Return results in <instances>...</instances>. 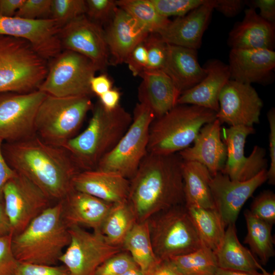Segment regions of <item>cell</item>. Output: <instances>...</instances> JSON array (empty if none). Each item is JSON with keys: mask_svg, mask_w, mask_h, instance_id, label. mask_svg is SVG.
Returning <instances> with one entry per match:
<instances>
[{"mask_svg": "<svg viewBox=\"0 0 275 275\" xmlns=\"http://www.w3.org/2000/svg\"><path fill=\"white\" fill-rule=\"evenodd\" d=\"M215 275H263L262 273L254 274L252 273L230 269H223L218 267L215 272Z\"/></svg>", "mask_w": 275, "mask_h": 275, "instance_id": "6f0895ef", "label": "cell"}, {"mask_svg": "<svg viewBox=\"0 0 275 275\" xmlns=\"http://www.w3.org/2000/svg\"><path fill=\"white\" fill-rule=\"evenodd\" d=\"M221 123L216 119L201 129L194 145L178 153L183 161L204 166L213 176L221 172L227 159V147L221 136Z\"/></svg>", "mask_w": 275, "mask_h": 275, "instance_id": "7402d4cb", "label": "cell"}, {"mask_svg": "<svg viewBox=\"0 0 275 275\" xmlns=\"http://www.w3.org/2000/svg\"><path fill=\"white\" fill-rule=\"evenodd\" d=\"M52 0H24L14 16L37 20L51 18Z\"/></svg>", "mask_w": 275, "mask_h": 275, "instance_id": "7bdbcfd3", "label": "cell"}, {"mask_svg": "<svg viewBox=\"0 0 275 275\" xmlns=\"http://www.w3.org/2000/svg\"><path fill=\"white\" fill-rule=\"evenodd\" d=\"M266 169L243 181L233 180L221 172L212 176L209 187L215 209L226 227L235 224L239 213L255 191L267 180Z\"/></svg>", "mask_w": 275, "mask_h": 275, "instance_id": "ac0fdd59", "label": "cell"}, {"mask_svg": "<svg viewBox=\"0 0 275 275\" xmlns=\"http://www.w3.org/2000/svg\"><path fill=\"white\" fill-rule=\"evenodd\" d=\"M148 222L153 249L160 260L192 252L204 245L185 204L161 211Z\"/></svg>", "mask_w": 275, "mask_h": 275, "instance_id": "ba28073f", "label": "cell"}, {"mask_svg": "<svg viewBox=\"0 0 275 275\" xmlns=\"http://www.w3.org/2000/svg\"><path fill=\"white\" fill-rule=\"evenodd\" d=\"M13 235L0 236V275H14L19 263L12 248Z\"/></svg>", "mask_w": 275, "mask_h": 275, "instance_id": "ee69618b", "label": "cell"}, {"mask_svg": "<svg viewBox=\"0 0 275 275\" xmlns=\"http://www.w3.org/2000/svg\"><path fill=\"white\" fill-rule=\"evenodd\" d=\"M215 0H206L187 15L170 21L158 35L167 44L197 50L214 8Z\"/></svg>", "mask_w": 275, "mask_h": 275, "instance_id": "ffe728a7", "label": "cell"}, {"mask_svg": "<svg viewBox=\"0 0 275 275\" xmlns=\"http://www.w3.org/2000/svg\"><path fill=\"white\" fill-rule=\"evenodd\" d=\"M88 125L62 147L80 171L96 170L129 127L132 116L120 105L105 108L98 101L92 108Z\"/></svg>", "mask_w": 275, "mask_h": 275, "instance_id": "3957f363", "label": "cell"}, {"mask_svg": "<svg viewBox=\"0 0 275 275\" xmlns=\"http://www.w3.org/2000/svg\"><path fill=\"white\" fill-rule=\"evenodd\" d=\"M204 68L206 71L205 76L194 87L183 92L177 104L196 105L217 113L219 94L230 79L229 66L214 59L209 60Z\"/></svg>", "mask_w": 275, "mask_h": 275, "instance_id": "cb8c5ba5", "label": "cell"}, {"mask_svg": "<svg viewBox=\"0 0 275 275\" xmlns=\"http://www.w3.org/2000/svg\"><path fill=\"white\" fill-rule=\"evenodd\" d=\"M182 174L185 206L215 208L209 187L212 176L208 170L197 162L183 160Z\"/></svg>", "mask_w": 275, "mask_h": 275, "instance_id": "f546056e", "label": "cell"}, {"mask_svg": "<svg viewBox=\"0 0 275 275\" xmlns=\"http://www.w3.org/2000/svg\"><path fill=\"white\" fill-rule=\"evenodd\" d=\"M136 222L128 201L115 204L104 219L100 232L109 244L122 248L125 237Z\"/></svg>", "mask_w": 275, "mask_h": 275, "instance_id": "d6a6232c", "label": "cell"}, {"mask_svg": "<svg viewBox=\"0 0 275 275\" xmlns=\"http://www.w3.org/2000/svg\"><path fill=\"white\" fill-rule=\"evenodd\" d=\"M4 141L0 139V203H3V189L6 184L16 174L7 162L2 152Z\"/></svg>", "mask_w": 275, "mask_h": 275, "instance_id": "f907efd6", "label": "cell"}, {"mask_svg": "<svg viewBox=\"0 0 275 275\" xmlns=\"http://www.w3.org/2000/svg\"><path fill=\"white\" fill-rule=\"evenodd\" d=\"M47 71V61L28 41L0 35V94L38 90Z\"/></svg>", "mask_w": 275, "mask_h": 275, "instance_id": "8992f818", "label": "cell"}, {"mask_svg": "<svg viewBox=\"0 0 275 275\" xmlns=\"http://www.w3.org/2000/svg\"><path fill=\"white\" fill-rule=\"evenodd\" d=\"M62 50L78 53L91 60L99 70L109 65V52L102 26L82 15L61 28Z\"/></svg>", "mask_w": 275, "mask_h": 275, "instance_id": "9a60e30c", "label": "cell"}, {"mask_svg": "<svg viewBox=\"0 0 275 275\" xmlns=\"http://www.w3.org/2000/svg\"><path fill=\"white\" fill-rule=\"evenodd\" d=\"M218 267L258 274L262 266L252 253L239 242L235 224L229 225L218 250L215 253Z\"/></svg>", "mask_w": 275, "mask_h": 275, "instance_id": "f1b7e54d", "label": "cell"}, {"mask_svg": "<svg viewBox=\"0 0 275 275\" xmlns=\"http://www.w3.org/2000/svg\"><path fill=\"white\" fill-rule=\"evenodd\" d=\"M260 270L262 271V273L263 275H275V272L273 271L272 272H267L265 269H264L262 267L260 268Z\"/></svg>", "mask_w": 275, "mask_h": 275, "instance_id": "91938a15", "label": "cell"}, {"mask_svg": "<svg viewBox=\"0 0 275 275\" xmlns=\"http://www.w3.org/2000/svg\"><path fill=\"white\" fill-rule=\"evenodd\" d=\"M216 119L230 126L253 127L259 122L263 102L251 85L230 79L218 99Z\"/></svg>", "mask_w": 275, "mask_h": 275, "instance_id": "2e32d148", "label": "cell"}, {"mask_svg": "<svg viewBox=\"0 0 275 275\" xmlns=\"http://www.w3.org/2000/svg\"><path fill=\"white\" fill-rule=\"evenodd\" d=\"M145 275H183L169 260H159Z\"/></svg>", "mask_w": 275, "mask_h": 275, "instance_id": "f5cc1de1", "label": "cell"}, {"mask_svg": "<svg viewBox=\"0 0 275 275\" xmlns=\"http://www.w3.org/2000/svg\"><path fill=\"white\" fill-rule=\"evenodd\" d=\"M119 275H145V274L138 266H136Z\"/></svg>", "mask_w": 275, "mask_h": 275, "instance_id": "680465c9", "label": "cell"}, {"mask_svg": "<svg viewBox=\"0 0 275 275\" xmlns=\"http://www.w3.org/2000/svg\"><path fill=\"white\" fill-rule=\"evenodd\" d=\"M250 212L257 218L273 225L275 223V195L264 190L254 199Z\"/></svg>", "mask_w": 275, "mask_h": 275, "instance_id": "ab89813d", "label": "cell"}, {"mask_svg": "<svg viewBox=\"0 0 275 275\" xmlns=\"http://www.w3.org/2000/svg\"><path fill=\"white\" fill-rule=\"evenodd\" d=\"M99 69L89 59L64 50L49 60L46 76L38 90L56 97L89 96L90 81Z\"/></svg>", "mask_w": 275, "mask_h": 275, "instance_id": "30bf717a", "label": "cell"}, {"mask_svg": "<svg viewBox=\"0 0 275 275\" xmlns=\"http://www.w3.org/2000/svg\"><path fill=\"white\" fill-rule=\"evenodd\" d=\"M72 186L75 190L115 204L128 200L130 180L111 172L83 171L75 176Z\"/></svg>", "mask_w": 275, "mask_h": 275, "instance_id": "603a6c76", "label": "cell"}, {"mask_svg": "<svg viewBox=\"0 0 275 275\" xmlns=\"http://www.w3.org/2000/svg\"><path fill=\"white\" fill-rule=\"evenodd\" d=\"M63 201L49 206L21 232L13 235L12 248L20 263L54 265L70 241L63 219Z\"/></svg>", "mask_w": 275, "mask_h": 275, "instance_id": "277c9868", "label": "cell"}, {"mask_svg": "<svg viewBox=\"0 0 275 275\" xmlns=\"http://www.w3.org/2000/svg\"><path fill=\"white\" fill-rule=\"evenodd\" d=\"M215 275V274H214Z\"/></svg>", "mask_w": 275, "mask_h": 275, "instance_id": "94428289", "label": "cell"}, {"mask_svg": "<svg viewBox=\"0 0 275 275\" xmlns=\"http://www.w3.org/2000/svg\"><path fill=\"white\" fill-rule=\"evenodd\" d=\"M50 201L35 184L16 172L3 189V204L11 233L15 235L21 232L50 206Z\"/></svg>", "mask_w": 275, "mask_h": 275, "instance_id": "4fadbf2b", "label": "cell"}, {"mask_svg": "<svg viewBox=\"0 0 275 275\" xmlns=\"http://www.w3.org/2000/svg\"><path fill=\"white\" fill-rule=\"evenodd\" d=\"M139 102L148 106L155 118L160 117L176 105L181 95L171 78L161 70H144L139 75Z\"/></svg>", "mask_w": 275, "mask_h": 275, "instance_id": "d4e9b609", "label": "cell"}, {"mask_svg": "<svg viewBox=\"0 0 275 275\" xmlns=\"http://www.w3.org/2000/svg\"><path fill=\"white\" fill-rule=\"evenodd\" d=\"M144 42L131 51L124 62L134 76H139L147 67L148 55Z\"/></svg>", "mask_w": 275, "mask_h": 275, "instance_id": "bcb514c9", "label": "cell"}, {"mask_svg": "<svg viewBox=\"0 0 275 275\" xmlns=\"http://www.w3.org/2000/svg\"><path fill=\"white\" fill-rule=\"evenodd\" d=\"M2 152L9 166L39 187L51 200H64L74 189L80 172L62 147L46 143L37 135L16 142H4Z\"/></svg>", "mask_w": 275, "mask_h": 275, "instance_id": "6da1fadb", "label": "cell"}, {"mask_svg": "<svg viewBox=\"0 0 275 275\" xmlns=\"http://www.w3.org/2000/svg\"><path fill=\"white\" fill-rule=\"evenodd\" d=\"M144 43L148 55L146 69L162 70L166 60L167 43L157 34H150Z\"/></svg>", "mask_w": 275, "mask_h": 275, "instance_id": "f35d334b", "label": "cell"}, {"mask_svg": "<svg viewBox=\"0 0 275 275\" xmlns=\"http://www.w3.org/2000/svg\"><path fill=\"white\" fill-rule=\"evenodd\" d=\"M216 115L213 111L196 105H176L151 123L148 153H178L194 143L202 127L215 120Z\"/></svg>", "mask_w": 275, "mask_h": 275, "instance_id": "5b68a950", "label": "cell"}, {"mask_svg": "<svg viewBox=\"0 0 275 275\" xmlns=\"http://www.w3.org/2000/svg\"><path fill=\"white\" fill-rule=\"evenodd\" d=\"M162 71L181 94L197 85L206 74V69L198 62L197 50L169 44Z\"/></svg>", "mask_w": 275, "mask_h": 275, "instance_id": "83f0119b", "label": "cell"}, {"mask_svg": "<svg viewBox=\"0 0 275 275\" xmlns=\"http://www.w3.org/2000/svg\"><path fill=\"white\" fill-rule=\"evenodd\" d=\"M14 275H70L64 266L19 262Z\"/></svg>", "mask_w": 275, "mask_h": 275, "instance_id": "f6af8a7d", "label": "cell"}, {"mask_svg": "<svg viewBox=\"0 0 275 275\" xmlns=\"http://www.w3.org/2000/svg\"><path fill=\"white\" fill-rule=\"evenodd\" d=\"M46 96L39 90L0 94V139L4 142H19L36 135V116Z\"/></svg>", "mask_w": 275, "mask_h": 275, "instance_id": "7c38bea8", "label": "cell"}, {"mask_svg": "<svg viewBox=\"0 0 275 275\" xmlns=\"http://www.w3.org/2000/svg\"><path fill=\"white\" fill-rule=\"evenodd\" d=\"M105 32L109 64L125 62L131 51L150 34L134 18L117 7Z\"/></svg>", "mask_w": 275, "mask_h": 275, "instance_id": "d6986e66", "label": "cell"}, {"mask_svg": "<svg viewBox=\"0 0 275 275\" xmlns=\"http://www.w3.org/2000/svg\"><path fill=\"white\" fill-rule=\"evenodd\" d=\"M62 201L63 219L68 228L85 226L99 232L114 205L74 189Z\"/></svg>", "mask_w": 275, "mask_h": 275, "instance_id": "4316f807", "label": "cell"}, {"mask_svg": "<svg viewBox=\"0 0 275 275\" xmlns=\"http://www.w3.org/2000/svg\"><path fill=\"white\" fill-rule=\"evenodd\" d=\"M169 260L183 275H214L218 268L215 253L205 244L195 251Z\"/></svg>", "mask_w": 275, "mask_h": 275, "instance_id": "e575fe53", "label": "cell"}, {"mask_svg": "<svg viewBox=\"0 0 275 275\" xmlns=\"http://www.w3.org/2000/svg\"><path fill=\"white\" fill-rule=\"evenodd\" d=\"M61 28L51 18L30 20L17 16H0V35L28 41L34 50L47 61L62 50L59 37Z\"/></svg>", "mask_w": 275, "mask_h": 275, "instance_id": "e0dca14e", "label": "cell"}, {"mask_svg": "<svg viewBox=\"0 0 275 275\" xmlns=\"http://www.w3.org/2000/svg\"><path fill=\"white\" fill-rule=\"evenodd\" d=\"M246 2L242 0H215L214 9L227 17H233L243 9Z\"/></svg>", "mask_w": 275, "mask_h": 275, "instance_id": "c3c4849f", "label": "cell"}, {"mask_svg": "<svg viewBox=\"0 0 275 275\" xmlns=\"http://www.w3.org/2000/svg\"><path fill=\"white\" fill-rule=\"evenodd\" d=\"M269 124V142L270 167L267 171L268 183L274 185L275 183V109L272 107L267 114Z\"/></svg>", "mask_w": 275, "mask_h": 275, "instance_id": "7dc6e473", "label": "cell"}, {"mask_svg": "<svg viewBox=\"0 0 275 275\" xmlns=\"http://www.w3.org/2000/svg\"><path fill=\"white\" fill-rule=\"evenodd\" d=\"M136 266L130 255L122 251L102 263L94 275H119Z\"/></svg>", "mask_w": 275, "mask_h": 275, "instance_id": "60d3db41", "label": "cell"}, {"mask_svg": "<svg viewBox=\"0 0 275 275\" xmlns=\"http://www.w3.org/2000/svg\"><path fill=\"white\" fill-rule=\"evenodd\" d=\"M230 79L251 85L267 84L275 68V52L268 49H234L229 56Z\"/></svg>", "mask_w": 275, "mask_h": 275, "instance_id": "44dd1931", "label": "cell"}, {"mask_svg": "<svg viewBox=\"0 0 275 275\" xmlns=\"http://www.w3.org/2000/svg\"><path fill=\"white\" fill-rule=\"evenodd\" d=\"M121 97L120 91L111 89L99 97V102L106 109L112 110L118 106Z\"/></svg>", "mask_w": 275, "mask_h": 275, "instance_id": "db71d44e", "label": "cell"}, {"mask_svg": "<svg viewBox=\"0 0 275 275\" xmlns=\"http://www.w3.org/2000/svg\"><path fill=\"white\" fill-rule=\"evenodd\" d=\"M155 118L148 106L139 102L129 127L96 170L114 172L130 180L148 153L150 127Z\"/></svg>", "mask_w": 275, "mask_h": 275, "instance_id": "9c48e42d", "label": "cell"}, {"mask_svg": "<svg viewBox=\"0 0 275 275\" xmlns=\"http://www.w3.org/2000/svg\"><path fill=\"white\" fill-rule=\"evenodd\" d=\"M122 248L130 255L144 274L160 260L153 249L148 220L136 222L134 224L125 237Z\"/></svg>", "mask_w": 275, "mask_h": 275, "instance_id": "4dcf8cb0", "label": "cell"}, {"mask_svg": "<svg viewBox=\"0 0 275 275\" xmlns=\"http://www.w3.org/2000/svg\"><path fill=\"white\" fill-rule=\"evenodd\" d=\"M93 107L89 96L60 97L46 94L36 114V134L46 143L62 148L76 135Z\"/></svg>", "mask_w": 275, "mask_h": 275, "instance_id": "52a82bcc", "label": "cell"}, {"mask_svg": "<svg viewBox=\"0 0 275 275\" xmlns=\"http://www.w3.org/2000/svg\"><path fill=\"white\" fill-rule=\"evenodd\" d=\"M182 163L178 153H147L130 180L127 201L137 222L147 221L172 207L185 204Z\"/></svg>", "mask_w": 275, "mask_h": 275, "instance_id": "7a4b0ae2", "label": "cell"}, {"mask_svg": "<svg viewBox=\"0 0 275 275\" xmlns=\"http://www.w3.org/2000/svg\"><path fill=\"white\" fill-rule=\"evenodd\" d=\"M86 3L84 0H52L51 18L61 28L85 15Z\"/></svg>", "mask_w": 275, "mask_h": 275, "instance_id": "8d00e7d4", "label": "cell"}, {"mask_svg": "<svg viewBox=\"0 0 275 275\" xmlns=\"http://www.w3.org/2000/svg\"><path fill=\"white\" fill-rule=\"evenodd\" d=\"M228 44L231 49H268L275 45V25L260 16L255 9L244 11L242 21L237 22L229 34Z\"/></svg>", "mask_w": 275, "mask_h": 275, "instance_id": "484cf974", "label": "cell"}, {"mask_svg": "<svg viewBox=\"0 0 275 275\" xmlns=\"http://www.w3.org/2000/svg\"><path fill=\"white\" fill-rule=\"evenodd\" d=\"M68 231L70 241L59 261L70 275H94L102 263L123 250L109 244L99 231L89 232L78 226Z\"/></svg>", "mask_w": 275, "mask_h": 275, "instance_id": "8fae6325", "label": "cell"}, {"mask_svg": "<svg viewBox=\"0 0 275 275\" xmlns=\"http://www.w3.org/2000/svg\"><path fill=\"white\" fill-rule=\"evenodd\" d=\"M255 132L253 127L230 126L223 128L221 136L227 147V159L223 174L233 180H249L266 169V150L258 145L254 147L249 156L244 153L247 137Z\"/></svg>", "mask_w": 275, "mask_h": 275, "instance_id": "5bb4252c", "label": "cell"}, {"mask_svg": "<svg viewBox=\"0 0 275 275\" xmlns=\"http://www.w3.org/2000/svg\"><path fill=\"white\" fill-rule=\"evenodd\" d=\"M206 0H150L162 16L182 17L202 5Z\"/></svg>", "mask_w": 275, "mask_h": 275, "instance_id": "74e56055", "label": "cell"}, {"mask_svg": "<svg viewBox=\"0 0 275 275\" xmlns=\"http://www.w3.org/2000/svg\"><path fill=\"white\" fill-rule=\"evenodd\" d=\"M250 7L260 10L258 14L264 20L274 24L275 22V1L274 0H254L249 1Z\"/></svg>", "mask_w": 275, "mask_h": 275, "instance_id": "681fc988", "label": "cell"}, {"mask_svg": "<svg viewBox=\"0 0 275 275\" xmlns=\"http://www.w3.org/2000/svg\"><path fill=\"white\" fill-rule=\"evenodd\" d=\"M24 0H0V16H14Z\"/></svg>", "mask_w": 275, "mask_h": 275, "instance_id": "11a10c76", "label": "cell"}, {"mask_svg": "<svg viewBox=\"0 0 275 275\" xmlns=\"http://www.w3.org/2000/svg\"><path fill=\"white\" fill-rule=\"evenodd\" d=\"M86 3V16L101 25L109 22L117 8L116 1L87 0Z\"/></svg>", "mask_w": 275, "mask_h": 275, "instance_id": "b9f144b4", "label": "cell"}, {"mask_svg": "<svg viewBox=\"0 0 275 275\" xmlns=\"http://www.w3.org/2000/svg\"><path fill=\"white\" fill-rule=\"evenodd\" d=\"M11 233V228L5 213L4 204L0 203V236Z\"/></svg>", "mask_w": 275, "mask_h": 275, "instance_id": "9f6ffc18", "label": "cell"}, {"mask_svg": "<svg viewBox=\"0 0 275 275\" xmlns=\"http://www.w3.org/2000/svg\"><path fill=\"white\" fill-rule=\"evenodd\" d=\"M112 87L113 82L111 79L105 74L97 76L95 75L90 81V88L92 93L98 97L112 89Z\"/></svg>", "mask_w": 275, "mask_h": 275, "instance_id": "816d5d0a", "label": "cell"}, {"mask_svg": "<svg viewBox=\"0 0 275 275\" xmlns=\"http://www.w3.org/2000/svg\"><path fill=\"white\" fill-rule=\"evenodd\" d=\"M244 216L247 234L243 242L249 245L252 252L265 265L275 254L271 235L273 225L255 216L249 210H245Z\"/></svg>", "mask_w": 275, "mask_h": 275, "instance_id": "836d02e7", "label": "cell"}, {"mask_svg": "<svg viewBox=\"0 0 275 275\" xmlns=\"http://www.w3.org/2000/svg\"><path fill=\"white\" fill-rule=\"evenodd\" d=\"M186 207L204 244L215 253L222 243L226 231L219 214L215 208Z\"/></svg>", "mask_w": 275, "mask_h": 275, "instance_id": "1f68e13d", "label": "cell"}, {"mask_svg": "<svg viewBox=\"0 0 275 275\" xmlns=\"http://www.w3.org/2000/svg\"><path fill=\"white\" fill-rule=\"evenodd\" d=\"M117 7L134 18L149 34H158L170 20L161 15L150 0L116 1Z\"/></svg>", "mask_w": 275, "mask_h": 275, "instance_id": "d590c367", "label": "cell"}]
</instances>
